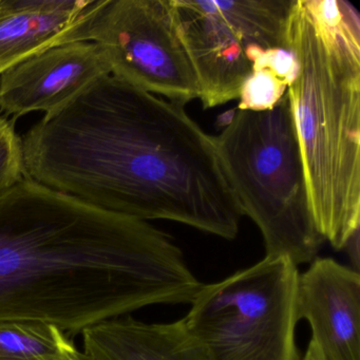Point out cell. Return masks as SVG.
Returning <instances> with one entry per match:
<instances>
[{"label":"cell","mask_w":360,"mask_h":360,"mask_svg":"<svg viewBox=\"0 0 360 360\" xmlns=\"http://www.w3.org/2000/svg\"><path fill=\"white\" fill-rule=\"evenodd\" d=\"M296 313L311 326L328 360H360L359 273L330 258H316L299 274Z\"/></svg>","instance_id":"cell-9"},{"label":"cell","mask_w":360,"mask_h":360,"mask_svg":"<svg viewBox=\"0 0 360 360\" xmlns=\"http://www.w3.org/2000/svg\"><path fill=\"white\" fill-rule=\"evenodd\" d=\"M77 41L96 44L111 75L149 94L184 106L200 98L172 0H92L60 45Z\"/></svg>","instance_id":"cell-7"},{"label":"cell","mask_w":360,"mask_h":360,"mask_svg":"<svg viewBox=\"0 0 360 360\" xmlns=\"http://www.w3.org/2000/svg\"><path fill=\"white\" fill-rule=\"evenodd\" d=\"M77 351L72 339L37 321H0V360H70Z\"/></svg>","instance_id":"cell-12"},{"label":"cell","mask_w":360,"mask_h":360,"mask_svg":"<svg viewBox=\"0 0 360 360\" xmlns=\"http://www.w3.org/2000/svg\"><path fill=\"white\" fill-rule=\"evenodd\" d=\"M202 283L168 233L22 179L0 195V321L69 337L153 304H191Z\"/></svg>","instance_id":"cell-2"},{"label":"cell","mask_w":360,"mask_h":360,"mask_svg":"<svg viewBox=\"0 0 360 360\" xmlns=\"http://www.w3.org/2000/svg\"><path fill=\"white\" fill-rule=\"evenodd\" d=\"M108 75L110 66L96 44L56 46L0 75V111L14 117L34 111L47 115Z\"/></svg>","instance_id":"cell-8"},{"label":"cell","mask_w":360,"mask_h":360,"mask_svg":"<svg viewBox=\"0 0 360 360\" xmlns=\"http://www.w3.org/2000/svg\"><path fill=\"white\" fill-rule=\"evenodd\" d=\"M214 138L242 212L262 233L265 257L315 260L326 240L311 212L288 94L267 110L238 109Z\"/></svg>","instance_id":"cell-4"},{"label":"cell","mask_w":360,"mask_h":360,"mask_svg":"<svg viewBox=\"0 0 360 360\" xmlns=\"http://www.w3.org/2000/svg\"><path fill=\"white\" fill-rule=\"evenodd\" d=\"M82 336L85 353L94 360H203L180 320L147 323L121 316L86 328Z\"/></svg>","instance_id":"cell-11"},{"label":"cell","mask_w":360,"mask_h":360,"mask_svg":"<svg viewBox=\"0 0 360 360\" xmlns=\"http://www.w3.org/2000/svg\"><path fill=\"white\" fill-rule=\"evenodd\" d=\"M288 82L266 67H257L240 94L238 109L262 111L273 108L286 94Z\"/></svg>","instance_id":"cell-13"},{"label":"cell","mask_w":360,"mask_h":360,"mask_svg":"<svg viewBox=\"0 0 360 360\" xmlns=\"http://www.w3.org/2000/svg\"><path fill=\"white\" fill-rule=\"evenodd\" d=\"M345 248H347L349 258H351L352 264H353L352 269L359 273V269H358L359 267V231H356L352 236L351 239L345 244Z\"/></svg>","instance_id":"cell-15"},{"label":"cell","mask_w":360,"mask_h":360,"mask_svg":"<svg viewBox=\"0 0 360 360\" xmlns=\"http://www.w3.org/2000/svg\"><path fill=\"white\" fill-rule=\"evenodd\" d=\"M92 0H0V75L60 45Z\"/></svg>","instance_id":"cell-10"},{"label":"cell","mask_w":360,"mask_h":360,"mask_svg":"<svg viewBox=\"0 0 360 360\" xmlns=\"http://www.w3.org/2000/svg\"><path fill=\"white\" fill-rule=\"evenodd\" d=\"M297 265L265 257L252 266L202 284L180 319L203 360H302L295 338Z\"/></svg>","instance_id":"cell-5"},{"label":"cell","mask_w":360,"mask_h":360,"mask_svg":"<svg viewBox=\"0 0 360 360\" xmlns=\"http://www.w3.org/2000/svg\"><path fill=\"white\" fill-rule=\"evenodd\" d=\"M22 138L25 178L107 212L233 240L243 212L214 136L184 109L112 75Z\"/></svg>","instance_id":"cell-1"},{"label":"cell","mask_w":360,"mask_h":360,"mask_svg":"<svg viewBox=\"0 0 360 360\" xmlns=\"http://www.w3.org/2000/svg\"><path fill=\"white\" fill-rule=\"evenodd\" d=\"M288 94L318 231L342 250L360 226V18L341 0H295Z\"/></svg>","instance_id":"cell-3"},{"label":"cell","mask_w":360,"mask_h":360,"mask_svg":"<svg viewBox=\"0 0 360 360\" xmlns=\"http://www.w3.org/2000/svg\"><path fill=\"white\" fill-rule=\"evenodd\" d=\"M295 0H172L204 108L239 98L259 60L290 48Z\"/></svg>","instance_id":"cell-6"},{"label":"cell","mask_w":360,"mask_h":360,"mask_svg":"<svg viewBox=\"0 0 360 360\" xmlns=\"http://www.w3.org/2000/svg\"><path fill=\"white\" fill-rule=\"evenodd\" d=\"M70 360H94V358L91 357V356L88 355L87 353H83V352H79V349H77V352H75V355L72 356V358H71Z\"/></svg>","instance_id":"cell-17"},{"label":"cell","mask_w":360,"mask_h":360,"mask_svg":"<svg viewBox=\"0 0 360 360\" xmlns=\"http://www.w3.org/2000/svg\"><path fill=\"white\" fill-rule=\"evenodd\" d=\"M302 360H328V358L322 353L320 347L313 340H311L307 345V352H305Z\"/></svg>","instance_id":"cell-16"},{"label":"cell","mask_w":360,"mask_h":360,"mask_svg":"<svg viewBox=\"0 0 360 360\" xmlns=\"http://www.w3.org/2000/svg\"><path fill=\"white\" fill-rule=\"evenodd\" d=\"M25 179L22 138L14 122L0 117V195Z\"/></svg>","instance_id":"cell-14"}]
</instances>
